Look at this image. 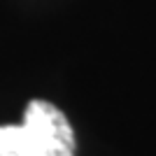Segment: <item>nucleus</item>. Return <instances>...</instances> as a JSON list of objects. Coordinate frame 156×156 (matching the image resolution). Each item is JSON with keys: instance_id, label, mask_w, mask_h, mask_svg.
Returning <instances> with one entry per match:
<instances>
[{"instance_id": "obj_1", "label": "nucleus", "mask_w": 156, "mask_h": 156, "mask_svg": "<svg viewBox=\"0 0 156 156\" xmlns=\"http://www.w3.org/2000/svg\"><path fill=\"white\" fill-rule=\"evenodd\" d=\"M0 156H75V133L47 100H30L21 126H0Z\"/></svg>"}]
</instances>
